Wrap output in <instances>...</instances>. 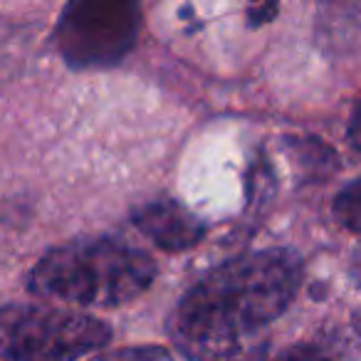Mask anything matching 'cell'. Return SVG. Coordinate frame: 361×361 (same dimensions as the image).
Masks as SVG:
<instances>
[{
    "mask_svg": "<svg viewBox=\"0 0 361 361\" xmlns=\"http://www.w3.org/2000/svg\"><path fill=\"white\" fill-rule=\"evenodd\" d=\"M290 146H292V154H295L297 166L307 176H319V178L324 176L326 178V173L336 166V154L317 139H310V136H305V139H290Z\"/></svg>",
    "mask_w": 361,
    "mask_h": 361,
    "instance_id": "6",
    "label": "cell"
},
{
    "mask_svg": "<svg viewBox=\"0 0 361 361\" xmlns=\"http://www.w3.org/2000/svg\"><path fill=\"white\" fill-rule=\"evenodd\" d=\"M92 361H173L164 346H126L109 354L94 356Z\"/></svg>",
    "mask_w": 361,
    "mask_h": 361,
    "instance_id": "8",
    "label": "cell"
},
{
    "mask_svg": "<svg viewBox=\"0 0 361 361\" xmlns=\"http://www.w3.org/2000/svg\"><path fill=\"white\" fill-rule=\"evenodd\" d=\"M334 218L346 231L361 233V176L346 183L334 198Z\"/></svg>",
    "mask_w": 361,
    "mask_h": 361,
    "instance_id": "7",
    "label": "cell"
},
{
    "mask_svg": "<svg viewBox=\"0 0 361 361\" xmlns=\"http://www.w3.org/2000/svg\"><path fill=\"white\" fill-rule=\"evenodd\" d=\"M302 260L272 247L218 265L180 297L169 317L176 349L191 361H265L270 326L295 302Z\"/></svg>",
    "mask_w": 361,
    "mask_h": 361,
    "instance_id": "1",
    "label": "cell"
},
{
    "mask_svg": "<svg viewBox=\"0 0 361 361\" xmlns=\"http://www.w3.org/2000/svg\"><path fill=\"white\" fill-rule=\"evenodd\" d=\"M57 40L72 67L114 65L136 40V0H70Z\"/></svg>",
    "mask_w": 361,
    "mask_h": 361,
    "instance_id": "4",
    "label": "cell"
},
{
    "mask_svg": "<svg viewBox=\"0 0 361 361\" xmlns=\"http://www.w3.org/2000/svg\"><path fill=\"white\" fill-rule=\"evenodd\" d=\"M349 144L354 146L356 151H361V102L356 104L354 114L349 119Z\"/></svg>",
    "mask_w": 361,
    "mask_h": 361,
    "instance_id": "11",
    "label": "cell"
},
{
    "mask_svg": "<svg viewBox=\"0 0 361 361\" xmlns=\"http://www.w3.org/2000/svg\"><path fill=\"white\" fill-rule=\"evenodd\" d=\"M156 262L119 238H77L52 247L27 275V290L82 307H119L151 287Z\"/></svg>",
    "mask_w": 361,
    "mask_h": 361,
    "instance_id": "2",
    "label": "cell"
},
{
    "mask_svg": "<svg viewBox=\"0 0 361 361\" xmlns=\"http://www.w3.org/2000/svg\"><path fill=\"white\" fill-rule=\"evenodd\" d=\"M109 339V324L82 312L42 305L0 307V356L8 361H77Z\"/></svg>",
    "mask_w": 361,
    "mask_h": 361,
    "instance_id": "3",
    "label": "cell"
},
{
    "mask_svg": "<svg viewBox=\"0 0 361 361\" xmlns=\"http://www.w3.org/2000/svg\"><path fill=\"white\" fill-rule=\"evenodd\" d=\"M280 361H336L331 354H326L322 346L314 344H300L295 349H290Z\"/></svg>",
    "mask_w": 361,
    "mask_h": 361,
    "instance_id": "10",
    "label": "cell"
},
{
    "mask_svg": "<svg viewBox=\"0 0 361 361\" xmlns=\"http://www.w3.org/2000/svg\"><path fill=\"white\" fill-rule=\"evenodd\" d=\"M280 13V0H245V16L252 27L272 23Z\"/></svg>",
    "mask_w": 361,
    "mask_h": 361,
    "instance_id": "9",
    "label": "cell"
},
{
    "mask_svg": "<svg viewBox=\"0 0 361 361\" xmlns=\"http://www.w3.org/2000/svg\"><path fill=\"white\" fill-rule=\"evenodd\" d=\"M131 221L156 247L166 252L191 250L206 238V223L171 198L144 203L134 211Z\"/></svg>",
    "mask_w": 361,
    "mask_h": 361,
    "instance_id": "5",
    "label": "cell"
},
{
    "mask_svg": "<svg viewBox=\"0 0 361 361\" xmlns=\"http://www.w3.org/2000/svg\"><path fill=\"white\" fill-rule=\"evenodd\" d=\"M354 277H356V282L361 285V255L356 257V265H354Z\"/></svg>",
    "mask_w": 361,
    "mask_h": 361,
    "instance_id": "12",
    "label": "cell"
}]
</instances>
